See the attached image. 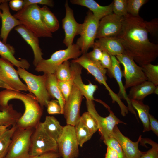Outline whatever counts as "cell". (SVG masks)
Segmentation results:
<instances>
[{
    "label": "cell",
    "instance_id": "obj_19",
    "mask_svg": "<svg viewBox=\"0 0 158 158\" xmlns=\"http://www.w3.org/2000/svg\"><path fill=\"white\" fill-rule=\"evenodd\" d=\"M7 0L1 3L0 9L2 11L1 17L2 25L0 36L2 39V42L6 43L8 35L12 29L17 26L22 25L19 20L11 15L9 10V7Z\"/></svg>",
    "mask_w": 158,
    "mask_h": 158
},
{
    "label": "cell",
    "instance_id": "obj_38",
    "mask_svg": "<svg viewBox=\"0 0 158 158\" xmlns=\"http://www.w3.org/2000/svg\"><path fill=\"white\" fill-rule=\"evenodd\" d=\"M112 11L114 14L124 17L128 13L127 10V0H114L113 2Z\"/></svg>",
    "mask_w": 158,
    "mask_h": 158
},
{
    "label": "cell",
    "instance_id": "obj_49",
    "mask_svg": "<svg viewBox=\"0 0 158 158\" xmlns=\"http://www.w3.org/2000/svg\"><path fill=\"white\" fill-rule=\"evenodd\" d=\"M8 126L0 125V138L5 134V133L9 129Z\"/></svg>",
    "mask_w": 158,
    "mask_h": 158
},
{
    "label": "cell",
    "instance_id": "obj_21",
    "mask_svg": "<svg viewBox=\"0 0 158 158\" xmlns=\"http://www.w3.org/2000/svg\"><path fill=\"white\" fill-rule=\"evenodd\" d=\"M110 56L112 61V66L111 69L108 71L110 75L115 79L118 85L119 91L118 95L121 99H123L126 100L128 104V111L133 114L137 117L136 112L132 106L130 100L128 97V95L122 83L123 73L120 68V63L115 56L112 55H110Z\"/></svg>",
    "mask_w": 158,
    "mask_h": 158
},
{
    "label": "cell",
    "instance_id": "obj_24",
    "mask_svg": "<svg viewBox=\"0 0 158 158\" xmlns=\"http://www.w3.org/2000/svg\"><path fill=\"white\" fill-rule=\"evenodd\" d=\"M156 87L152 83L146 81L131 87L128 97L130 100L142 101L147 96L154 93Z\"/></svg>",
    "mask_w": 158,
    "mask_h": 158
},
{
    "label": "cell",
    "instance_id": "obj_43",
    "mask_svg": "<svg viewBox=\"0 0 158 158\" xmlns=\"http://www.w3.org/2000/svg\"><path fill=\"white\" fill-rule=\"evenodd\" d=\"M99 62L103 68L107 69L108 71L110 70L112 66V61L110 55L107 52L103 51L102 56Z\"/></svg>",
    "mask_w": 158,
    "mask_h": 158
},
{
    "label": "cell",
    "instance_id": "obj_31",
    "mask_svg": "<svg viewBox=\"0 0 158 158\" xmlns=\"http://www.w3.org/2000/svg\"><path fill=\"white\" fill-rule=\"evenodd\" d=\"M76 135L79 145L82 147L83 145L91 138L93 135L81 119L75 126Z\"/></svg>",
    "mask_w": 158,
    "mask_h": 158
},
{
    "label": "cell",
    "instance_id": "obj_4",
    "mask_svg": "<svg viewBox=\"0 0 158 158\" xmlns=\"http://www.w3.org/2000/svg\"><path fill=\"white\" fill-rule=\"evenodd\" d=\"M71 62L77 63L86 69L92 75L96 80L101 84L103 85L108 91L109 95L112 99V102H116L121 110V114H125L128 111L127 107L122 102L118 94L114 93L108 86L107 83L106 75L107 70L103 68L99 61H95L91 60L86 53L83 54L78 58L71 61Z\"/></svg>",
    "mask_w": 158,
    "mask_h": 158
},
{
    "label": "cell",
    "instance_id": "obj_48",
    "mask_svg": "<svg viewBox=\"0 0 158 158\" xmlns=\"http://www.w3.org/2000/svg\"><path fill=\"white\" fill-rule=\"evenodd\" d=\"M105 158H119L117 152L114 150L108 147Z\"/></svg>",
    "mask_w": 158,
    "mask_h": 158
},
{
    "label": "cell",
    "instance_id": "obj_5",
    "mask_svg": "<svg viewBox=\"0 0 158 158\" xmlns=\"http://www.w3.org/2000/svg\"><path fill=\"white\" fill-rule=\"evenodd\" d=\"M82 54L79 47L76 44H73L65 49L54 52L49 59L41 60L35 67V70L46 74L55 73L58 67L64 61L76 59Z\"/></svg>",
    "mask_w": 158,
    "mask_h": 158
},
{
    "label": "cell",
    "instance_id": "obj_25",
    "mask_svg": "<svg viewBox=\"0 0 158 158\" xmlns=\"http://www.w3.org/2000/svg\"><path fill=\"white\" fill-rule=\"evenodd\" d=\"M15 53V49L12 46L0 40V55L1 58L8 60L17 68L28 69L30 66L28 61L24 59H17L14 56Z\"/></svg>",
    "mask_w": 158,
    "mask_h": 158
},
{
    "label": "cell",
    "instance_id": "obj_50",
    "mask_svg": "<svg viewBox=\"0 0 158 158\" xmlns=\"http://www.w3.org/2000/svg\"><path fill=\"white\" fill-rule=\"evenodd\" d=\"M0 87L5 88L6 89L14 90L12 89L6 84L4 82L0 79Z\"/></svg>",
    "mask_w": 158,
    "mask_h": 158
},
{
    "label": "cell",
    "instance_id": "obj_10",
    "mask_svg": "<svg viewBox=\"0 0 158 158\" xmlns=\"http://www.w3.org/2000/svg\"><path fill=\"white\" fill-rule=\"evenodd\" d=\"M124 67L123 75L125 79V89L147 80L141 67L137 65L129 55L123 53L115 56Z\"/></svg>",
    "mask_w": 158,
    "mask_h": 158
},
{
    "label": "cell",
    "instance_id": "obj_1",
    "mask_svg": "<svg viewBox=\"0 0 158 158\" xmlns=\"http://www.w3.org/2000/svg\"><path fill=\"white\" fill-rule=\"evenodd\" d=\"M157 20H144L139 16L129 14L123 17L121 30L116 37L124 49L123 53L130 56L140 66L150 63L158 56V45L150 42L148 34H157Z\"/></svg>",
    "mask_w": 158,
    "mask_h": 158
},
{
    "label": "cell",
    "instance_id": "obj_7",
    "mask_svg": "<svg viewBox=\"0 0 158 158\" xmlns=\"http://www.w3.org/2000/svg\"><path fill=\"white\" fill-rule=\"evenodd\" d=\"M34 129L32 128L23 129L17 127L12 136L8 151L4 158H30L29 151Z\"/></svg>",
    "mask_w": 158,
    "mask_h": 158
},
{
    "label": "cell",
    "instance_id": "obj_16",
    "mask_svg": "<svg viewBox=\"0 0 158 158\" xmlns=\"http://www.w3.org/2000/svg\"><path fill=\"white\" fill-rule=\"evenodd\" d=\"M66 15L62 20V28L65 32L63 43L67 47L73 44V39L77 35H80L82 24L78 23L75 20L73 10L69 7L66 1L65 4Z\"/></svg>",
    "mask_w": 158,
    "mask_h": 158
},
{
    "label": "cell",
    "instance_id": "obj_20",
    "mask_svg": "<svg viewBox=\"0 0 158 158\" xmlns=\"http://www.w3.org/2000/svg\"><path fill=\"white\" fill-rule=\"evenodd\" d=\"M15 30L31 47L34 55L33 64L35 67L38 63L43 59L42 56L43 53L39 45V37L23 25L15 27Z\"/></svg>",
    "mask_w": 158,
    "mask_h": 158
},
{
    "label": "cell",
    "instance_id": "obj_12",
    "mask_svg": "<svg viewBox=\"0 0 158 158\" xmlns=\"http://www.w3.org/2000/svg\"><path fill=\"white\" fill-rule=\"evenodd\" d=\"M86 104L87 111L91 113L97 121L98 130L101 135V138L103 140L111 136L113 129L116 125L119 123L126 124L117 117L108 107L109 114L108 116L104 117L101 116L96 111L93 101L86 100Z\"/></svg>",
    "mask_w": 158,
    "mask_h": 158
},
{
    "label": "cell",
    "instance_id": "obj_13",
    "mask_svg": "<svg viewBox=\"0 0 158 158\" xmlns=\"http://www.w3.org/2000/svg\"><path fill=\"white\" fill-rule=\"evenodd\" d=\"M83 95L73 85L71 93L66 102L63 114L67 124L75 126L80 120V109Z\"/></svg>",
    "mask_w": 158,
    "mask_h": 158
},
{
    "label": "cell",
    "instance_id": "obj_22",
    "mask_svg": "<svg viewBox=\"0 0 158 158\" xmlns=\"http://www.w3.org/2000/svg\"><path fill=\"white\" fill-rule=\"evenodd\" d=\"M70 1L73 4L87 7L99 20L113 13V2L108 5L103 6L100 5L94 0H71Z\"/></svg>",
    "mask_w": 158,
    "mask_h": 158
},
{
    "label": "cell",
    "instance_id": "obj_28",
    "mask_svg": "<svg viewBox=\"0 0 158 158\" xmlns=\"http://www.w3.org/2000/svg\"><path fill=\"white\" fill-rule=\"evenodd\" d=\"M0 125L13 126L16 125L22 114L14 110L13 105L10 104L6 108L0 110Z\"/></svg>",
    "mask_w": 158,
    "mask_h": 158
},
{
    "label": "cell",
    "instance_id": "obj_35",
    "mask_svg": "<svg viewBox=\"0 0 158 158\" xmlns=\"http://www.w3.org/2000/svg\"><path fill=\"white\" fill-rule=\"evenodd\" d=\"M81 119L92 135L98 130L97 121L90 112L87 111L83 113L81 116Z\"/></svg>",
    "mask_w": 158,
    "mask_h": 158
},
{
    "label": "cell",
    "instance_id": "obj_37",
    "mask_svg": "<svg viewBox=\"0 0 158 158\" xmlns=\"http://www.w3.org/2000/svg\"><path fill=\"white\" fill-rule=\"evenodd\" d=\"M148 1L147 0H127L128 13L134 16H139V9Z\"/></svg>",
    "mask_w": 158,
    "mask_h": 158
},
{
    "label": "cell",
    "instance_id": "obj_36",
    "mask_svg": "<svg viewBox=\"0 0 158 158\" xmlns=\"http://www.w3.org/2000/svg\"><path fill=\"white\" fill-rule=\"evenodd\" d=\"M140 142L141 145L145 143L150 145L152 147L142 155L140 158H158V144L150 139L141 138Z\"/></svg>",
    "mask_w": 158,
    "mask_h": 158
},
{
    "label": "cell",
    "instance_id": "obj_44",
    "mask_svg": "<svg viewBox=\"0 0 158 158\" xmlns=\"http://www.w3.org/2000/svg\"><path fill=\"white\" fill-rule=\"evenodd\" d=\"M23 7L33 4L44 5L52 7L54 4L51 0H23Z\"/></svg>",
    "mask_w": 158,
    "mask_h": 158
},
{
    "label": "cell",
    "instance_id": "obj_46",
    "mask_svg": "<svg viewBox=\"0 0 158 158\" xmlns=\"http://www.w3.org/2000/svg\"><path fill=\"white\" fill-rule=\"evenodd\" d=\"M150 126V130L158 136V121L152 115H149Z\"/></svg>",
    "mask_w": 158,
    "mask_h": 158
},
{
    "label": "cell",
    "instance_id": "obj_41",
    "mask_svg": "<svg viewBox=\"0 0 158 158\" xmlns=\"http://www.w3.org/2000/svg\"><path fill=\"white\" fill-rule=\"evenodd\" d=\"M47 112L49 114H63L61 107L57 100L49 101L47 104Z\"/></svg>",
    "mask_w": 158,
    "mask_h": 158
},
{
    "label": "cell",
    "instance_id": "obj_29",
    "mask_svg": "<svg viewBox=\"0 0 158 158\" xmlns=\"http://www.w3.org/2000/svg\"><path fill=\"white\" fill-rule=\"evenodd\" d=\"M130 101L132 106L137 111L139 117L142 122L143 126V132L150 130L149 118V107L144 104L141 101L133 99H130Z\"/></svg>",
    "mask_w": 158,
    "mask_h": 158
},
{
    "label": "cell",
    "instance_id": "obj_39",
    "mask_svg": "<svg viewBox=\"0 0 158 158\" xmlns=\"http://www.w3.org/2000/svg\"><path fill=\"white\" fill-rule=\"evenodd\" d=\"M58 84L66 102L71 93L73 85L72 76L71 79L67 81H62L58 80Z\"/></svg>",
    "mask_w": 158,
    "mask_h": 158
},
{
    "label": "cell",
    "instance_id": "obj_14",
    "mask_svg": "<svg viewBox=\"0 0 158 158\" xmlns=\"http://www.w3.org/2000/svg\"><path fill=\"white\" fill-rule=\"evenodd\" d=\"M13 66L8 60L0 58V79L14 90L28 91L27 85L20 80Z\"/></svg>",
    "mask_w": 158,
    "mask_h": 158
},
{
    "label": "cell",
    "instance_id": "obj_18",
    "mask_svg": "<svg viewBox=\"0 0 158 158\" xmlns=\"http://www.w3.org/2000/svg\"><path fill=\"white\" fill-rule=\"evenodd\" d=\"M70 66L73 85L85 97L86 100H94V94L98 88L97 86L92 84L91 82L87 85L83 83L81 76L83 67L80 65L71 62Z\"/></svg>",
    "mask_w": 158,
    "mask_h": 158
},
{
    "label": "cell",
    "instance_id": "obj_30",
    "mask_svg": "<svg viewBox=\"0 0 158 158\" xmlns=\"http://www.w3.org/2000/svg\"><path fill=\"white\" fill-rule=\"evenodd\" d=\"M42 20L51 33L57 31L59 28V22L54 14L46 6L40 7Z\"/></svg>",
    "mask_w": 158,
    "mask_h": 158
},
{
    "label": "cell",
    "instance_id": "obj_47",
    "mask_svg": "<svg viewBox=\"0 0 158 158\" xmlns=\"http://www.w3.org/2000/svg\"><path fill=\"white\" fill-rule=\"evenodd\" d=\"M60 157L58 152H50L30 157V158H59Z\"/></svg>",
    "mask_w": 158,
    "mask_h": 158
},
{
    "label": "cell",
    "instance_id": "obj_34",
    "mask_svg": "<svg viewBox=\"0 0 158 158\" xmlns=\"http://www.w3.org/2000/svg\"><path fill=\"white\" fill-rule=\"evenodd\" d=\"M70 65L71 62L68 60L64 61L58 67L55 73L58 80L66 81L72 78Z\"/></svg>",
    "mask_w": 158,
    "mask_h": 158
},
{
    "label": "cell",
    "instance_id": "obj_51",
    "mask_svg": "<svg viewBox=\"0 0 158 158\" xmlns=\"http://www.w3.org/2000/svg\"><path fill=\"white\" fill-rule=\"evenodd\" d=\"M158 86H157L156 87V89L155 90L154 93L158 95Z\"/></svg>",
    "mask_w": 158,
    "mask_h": 158
},
{
    "label": "cell",
    "instance_id": "obj_2",
    "mask_svg": "<svg viewBox=\"0 0 158 158\" xmlns=\"http://www.w3.org/2000/svg\"><path fill=\"white\" fill-rule=\"evenodd\" d=\"M13 99L21 100L25 107L24 114L16 124L17 127L23 129L35 128L40 122L43 112L37 98L31 93L6 89L0 91V110L8 107L9 101Z\"/></svg>",
    "mask_w": 158,
    "mask_h": 158
},
{
    "label": "cell",
    "instance_id": "obj_6",
    "mask_svg": "<svg viewBox=\"0 0 158 158\" xmlns=\"http://www.w3.org/2000/svg\"><path fill=\"white\" fill-rule=\"evenodd\" d=\"M17 71L20 77L26 83L28 91L37 98L42 108L44 106L47 107L51 97L46 89L47 75H35L20 67L17 68Z\"/></svg>",
    "mask_w": 158,
    "mask_h": 158
},
{
    "label": "cell",
    "instance_id": "obj_45",
    "mask_svg": "<svg viewBox=\"0 0 158 158\" xmlns=\"http://www.w3.org/2000/svg\"><path fill=\"white\" fill-rule=\"evenodd\" d=\"M8 5L11 9L18 11L23 7V0H12L10 1Z\"/></svg>",
    "mask_w": 158,
    "mask_h": 158
},
{
    "label": "cell",
    "instance_id": "obj_53",
    "mask_svg": "<svg viewBox=\"0 0 158 158\" xmlns=\"http://www.w3.org/2000/svg\"></svg>",
    "mask_w": 158,
    "mask_h": 158
},
{
    "label": "cell",
    "instance_id": "obj_33",
    "mask_svg": "<svg viewBox=\"0 0 158 158\" xmlns=\"http://www.w3.org/2000/svg\"><path fill=\"white\" fill-rule=\"evenodd\" d=\"M147 81L158 86V65L149 63L141 66Z\"/></svg>",
    "mask_w": 158,
    "mask_h": 158
},
{
    "label": "cell",
    "instance_id": "obj_40",
    "mask_svg": "<svg viewBox=\"0 0 158 158\" xmlns=\"http://www.w3.org/2000/svg\"><path fill=\"white\" fill-rule=\"evenodd\" d=\"M103 140L107 146L114 150L117 152L119 158H125L120 144L115 138L112 136H110Z\"/></svg>",
    "mask_w": 158,
    "mask_h": 158
},
{
    "label": "cell",
    "instance_id": "obj_27",
    "mask_svg": "<svg viewBox=\"0 0 158 158\" xmlns=\"http://www.w3.org/2000/svg\"><path fill=\"white\" fill-rule=\"evenodd\" d=\"M41 124L47 133L57 142L62 133L63 126L60 125L56 118L51 116H47Z\"/></svg>",
    "mask_w": 158,
    "mask_h": 158
},
{
    "label": "cell",
    "instance_id": "obj_23",
    "mask_svg": "<svg viewBox=\"0 0 158 158\" xmlns=\"http://www.w3.org/2000/svg\"><path fill=\"white\" fill-rule=\"evenodd\" d=\"M94 45L98 47L102 51H105L110 55L116 56L124 52L123 45L115 37L99 39L95 42Z\"/></svg>",
    "mask_w": 158,
    "mask_h": 158
},
{
    "label": "cell",
    "instance_id": "obj_17",
    "mask_svg": "<svg viewBox=\"0 0 158 158\" xmlns=\"http://www.w3.org/2000/svg\"><path fill=\"white\" fill-rule=\"evenodd\" d=\"M111 136L120 144L125 158H140L145 152L140 151L138 148V144L142 138L141 135L136 142H133L123 135L116 125L113 129Z\"/></svg>",
    "mask_w": 158,
    "mask_h": 158
},
{
    "label": "cell",
    "instance_id": "obj_3",
    "mask_svg": "<svg viewBox=\"0 0 158 158\" xmlns=\"http://www.w3.org/2000/svg\"><path fill=\"white\" fill-rule=\"evenodd\" d=\"M40 7L37 4L25 6L13 16L39 38L52 37V35L42 22Z\"/></svg>",
    "mask_w": 158,
    "mask_h": 158
},
{
    "label": "cell",
    "instance_id": "obj_42",
    "mask_svg": "<svg viewBox=\"0 0 158 158\" xmlns=\"http://www.w3.org/2000/svg\"><path fill=\"white\" fill-rule=\"evenodd\" d=\"M93 50L86 53L88 57L92 60L95 61H99L102 55L103 51L98 47L93 45Z\"/></svg>",
    "mask_w": 158,
    "mask_h": 158
},
{
    "label": "cell",
    "instance_id": "obj_26",
    "mask_svg": "<svg viewBox=\"0 0 158 158\" xmlns=\"http://www.w3.org/2000/svg\"><path fill=\"white\" fill-rule=\"evenodd\" d=\"M47 75L46 83L47 90L51 97L56 99L59 102L63 114L66 101L58 86V80L55 74Z\"/></svg>",
    "mask_w": 158,
    "mask_h": 158
},
{
    "label": "cell",
    "instance_id": "obj_52",
    "mask_svg": "<svg viewBox=\"0 0 158 158\" xmlns=\"http://www.w3.org/2000/svg\"><path fill=\"white\" fill-rule=\"evenodd\" d=\"M7 0H0V4L6 1H7ZM1 13H2V12H1L0 9V18L1 17Z\"/></svg>",
    "mask_w": 158,
    "mask_h": 158
},
{
    "label": "cell",
    "instance_id": "obj_9",
    "mask_svg": "<svg viewBox=\"0 0 158 158\" xmlns=\"http://www.w3.org/2000/svg\"><path fill=\"white\" fill-rule=\"evenodd\" d=\"M89 10L87 13L76 44L79 47L82 54L87 53L93 47L96 39L99 21Z\"/></svg>",
    "mask_w": 158,
    "mask_h": 158
},
{
    "label": "cell",
    "instance_id": "obj_11",
    "mask_svg": "<svg viewBox=\"0 0 158 158\" xmlns=\"http://www.w3.org/2000/svg\"><path fill=\"white\" fill-rule=\"evenodd\" d=\"M57 143L58 152L62 158H77L79 156V145L74 126L67 124L63 126Z\"/></svg>",
    "mask_w": 158,
    "mask_h": 158
},
{
    "label": "cell",
    "instance_id": "obj_32",
    "mask_svg": "<svg viewBox=\"0 0 158 158\" xmlns=\"http://www.w3.org/2000/svg\"><path fill=\"white\" fill-rule=\"evenodd\" d=\"M17 127L16 125L12 126L0 138V158H4L6 155L12 136Z\"/></svg>",
    "mask_w": 158,
    "mask_h": 158
},
{
    "label": "cell",
    "instance_id": "obj_8",
    "mask_svg": "<svg viewBox=\"0 0 158 158\" xmlns=\"http://www.w3.org/2000/svg\"><path fill=\"white\" fill-rule=\"evenodd\" d=\"M50 152H58L57 142L47 133L40 122L32 134L29 154L31 157Z\"/></svg>",
    "mask_w": 158,
    "mask_h": 158
},
{
    "label": "cell",
    "instance_id": "obj_15",
    "mask_svg": "<svg viewBox=\"0 0 158 158\" xmlns=\"http://www.w3.org/2000/svg\"><path fill=\"white\" fill-rule=\"evenodd\" d=\"M123 21V17L114 13L108 15L99 22L96 38L117 36L121 32Z\"/></svg>",
    "mask_w": 158,
    "mask_h": 158
}]
</instances>
